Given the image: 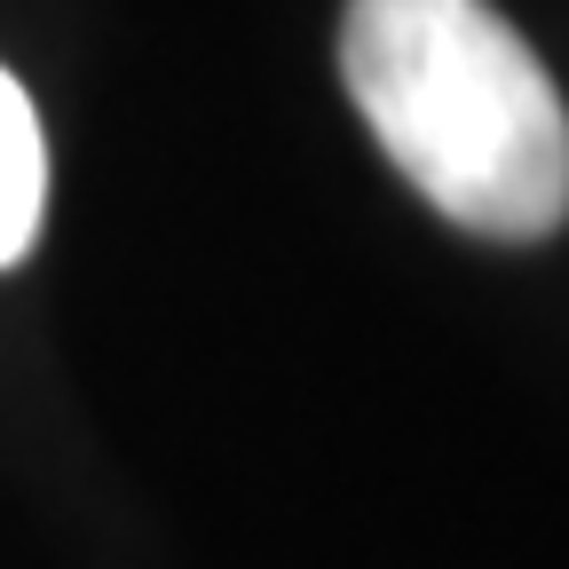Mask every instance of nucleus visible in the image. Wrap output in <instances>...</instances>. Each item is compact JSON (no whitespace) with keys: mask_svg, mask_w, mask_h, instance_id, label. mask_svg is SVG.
<instances>
[{"mask_svg":"<svg viewBox=\"0 0 569 569\" xmlns=\"http://www.w3.org/2000/svg\"><path fill=\"white\" fill-rule=\"evenodd\" d=\"M340 80L443 222L507 246L569 222V103L490 0H348Z\"/></svg>","mask_w":569,"mask_h":569,"instance_id":"f257e3e1","label":"nucleus"},{"mask_svg":"<svg viewBox=\"0 0 569 569\" xmlns=\"http://www.w3.org/2000/svg\"><path fill=\"white\" fill-rule=\"evenodd\" d=\"M48 222V134L17 71H0V269L24 261Z\"/></svg>","mask_w":569,"mask_h":569,"instance_id":"f03ea898","label":"nucleus"}]
</instances>
